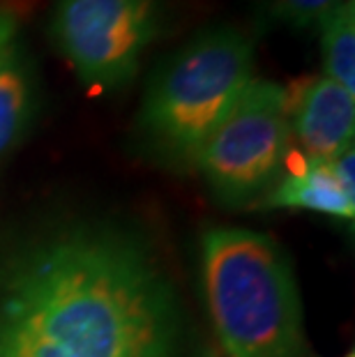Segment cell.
I'll return each mask as SVG.
<instances>
[{
	"mask_svg": "<svg viewBox=\"0 0 355 357\" xmlns=\"http://www.w3.org/2000/svg\"><path fill=\"white\" fill-rule=\"evenodd\" d=\"M178 355L173 288L125 229H54L0 263V357Z\"/></svg>",
	"mask_w": 355,
	"mask_h": 357,
	"instance_id": "obj_1",
	"label": "cell"
},
{
	"mask_svg": "<svg viewBox=\"0 0 355 357\" xmlns=\"http://www.w3.org/2000/svg\"><path fill=\"white\" fill-rule=\"evenodd\" d=\"M203 288L229 357H300L302 314L284 249L247 229L201 238Z\"/></svg>",
	"mask_w": 355,
	"mask_h": 357,
	"instance_id": "obj_2",
	"label": "cell"
},
{
	"mask_svg": "<svg viewBox=\"0 0 355 357\" xmlns=\"http://www.w3.org/2000/svg\"><path fill=\"white\" fill-rule=\"evenodd\" d=\"M254 81V42L231 26L192 37L153 74L139 132L164 162L192 166L203 146Z\"/></svg>",
	"mask_w": 355,
	"mask_h": 357,
	"instance_id": "obj_3",
	"label": "cell"
},
{
	"mask_svg": "<svg viewBox=\"0 0 355 357\" xmlns=\"http://www.w3.org/2000/svg\"><path fill=\"white\" fill-rule=\"evenodd\" d=\"M286 88L254 79L203 146L196 166L219 201L249 203L268 189L289 150Z\"/></svg>",
	"mask_w": 355,
	"mask_h": 357,
	"instance_id": "obj_4",
	"label": "cell"
},
{
	"mask_svg": "<svg viewBox=\"0 0 355 357\" xmlns=\"http://www.w3.org/2000/svg\"><path fill=\"white\" fill-rule=\"evenodd\" d=\"M51 33L83 86L118 90L134 79L157 33V3L56 0Z\"/></svg>",
	"mask_w": 355,
	"mask_h": 357,
	"instance_id": "obj_5",
	"label": "cell"
},
{
	"mask_svg": "<svg viewBox=\"0 0 355 357\" xmlns=\"http://www.w3.org/2000/svg\"><path fill=\"white\" fill-rule=\"evenodd\" d=\"M289 120L307 159L332 162L351 148L355 100L337 81L319 77L286 90Z\"/></svg>",
	"mask_w": 355,
	"mask_h": 357,
	"instance_id": "obj_6",
	"label": "cell"
},
{
	"mask_svg": "<svg viewBox=\"0 0 355 357\" xmlns=\"http://www.w3.org/2000/svg\"><path fill=\"white\" fill-rule=\"evenodd\" d=\"M284 164L291 166V173L268 196V205L314 210L339 219L355 217V201L346 196L330 162H316L305 155H286Z\"/></svg>",
	"mask_w": 355,
	"mask_h": 357,
	"instance_id": "obj_7",
	"label": "cell"
},
{
	"mask_svg": "<svg viewBox=\"0 0 355 357\" xmlns=\"http://www.w3.org/2000/svg\"><path fill=\"white\" fill-rule=\"evenodd\" d=\"M321 28L323 67L328 79L355 95V7L353 0H335L316 21Z\"/></svg>",
	"mask_w": 355,
	"mask_h": 357,
	"instance_id": "obj_8",
	"label": "cell"
},
{
	"mask_svg": "<svg viewBox=\"0 0 355 357\" xmlns=\"http://www.w3.org/2000/svg\"><path fill=\"white\" fill-rule=\"evenodd\" d=\"M35 81L30 65L12 51L0 67V155L24 134L35 102Z\"/></svg>",
	"mask_w": 355,
	"mask_h": 357,
	"instance_id": "obj_9",
	"label": "cell"
},
{
	"mask_svg": "<svg viewBox=\"0 0 355 357\" xmlns=\"http://www.w3.org/2000/svg\"><path fill=\"white\" fill-rule=\"evenodd\" d=\"M335 0H273V10L284 24L293 28H307L316 24L330 10Z\"/></svg>",
	"mask_w": 355,
	"mask_h": 357,
	"instance_id": "obj_10",
	"label": "cell"
},
{
	"mask_svg": "<svg viewBox=\"0 0 355 357\" xmlns=\"http://www.w3.org/2000/svg\"><path fill=\"white\" fill-rule=\"evenodd\" d=\"M332 166V173L335 178L339 180V185L346 192L351 201H355V176H353V166H355V155H353V148H349L346 153H342L339 157H335L330 162Z\"/></svg>",
	"mask_w": 355,
	"mask_h": 357,
	"instance_id": "obj_11",
	"label": "cell"
},
{
	"mask_svg": "<svg viewBox=\"0 0 355 357\" xmlns=\"http://www.w3.org/2000/svg\"><path fill=\"white\" fill-rule=\"evenodd\" d=\"M19 21L12 12L0 10V67L7 60V56L14 51V40H17Z\"/></svg>",
	"mask_w": 355,
	"mask_h": 357,
	"instance_id": "obj_12",
	"label": "cell"
},
{
	"mask_svg": "<svg viewBox=\"0 0 355 357\" xmlns=\"http://www.w3.org/2000/svg\"><path fill=\"white\" fill-rule=\"evenodd\" d=\"M349 357H353V355H349Z\"/></svg>",
	"mask_w": 355,
	"mask_h": 357,
	"instance_id": "obj_13",
	"label": "cell"
}]
</instances>
